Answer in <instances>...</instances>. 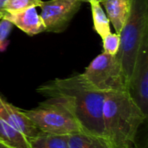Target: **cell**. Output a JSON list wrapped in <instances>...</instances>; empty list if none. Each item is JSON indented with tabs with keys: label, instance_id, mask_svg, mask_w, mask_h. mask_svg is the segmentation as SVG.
Instances as JSON below:
<instances>
[{
	"label": "cell",
	"instance_id": "cell-6",
	"mask_svg": "<svg viewBox=\"0 0 148 148\" xmlns=\"http://www.w3.org/2000/svg\"><path fill=\"white\" fill-rule=\"evenodd\" d=\"M127 92L148 116V32L139 47L135 63L127 82Z\"/></svg>",
	"mask_w": 148,
	"mask_h": 148
},
{
	"label": "cell",
	"instance_id": "cell-5",
	"mask_svg": "<svg viewBox=\"0 0 148 148\" xmlns=\"http://www.w3.org/2000/svg\"><path fill=\"white\" fill-rule=\"evenodd\" d=\"M86 80L103 93L127 91V80L118 56L98 55L82 73Z\"/></svg>",
	"mask_w": 148,
	"mask_h": 148
},
{
	"label": "cell",
	"instance_id": "cell-3",
	"mask_svg": "<svg viewBox=\"0 0 148 148\" xmlns=\"http://www.w3.org/2000/svg\"><path fill=\"white\" fill-rule=\"evenodd\" d=\"M24 115L41 133L69 135L84 131L72 112L60 100L46 98L37 107L24 110Z\"/></svg>",
	"mask_w": 148,
	"mask_h": 148
},
{
	"label": "cell",
	"instance_id": "cell-1",
	"mask_svg": "<svg viewBox=\"0 0 148 148\" xmlns=\"http://www.w3.org/2000/svg\"><path fill=\"white\" fill-rule=\"evenodd\" d=\"M36 92L63 102L84 131L104 136L102 107L106 94L94 88L82 73L51 80L39 86Z\"/></svg>",
	"mask_w": 148,
	"mask_h": 148
},
{
	"label": "cell",
	"instance_id": "cell-2",
	"mask_svg": "<svg viewBox=\"0 0 148 148\" xmlns=\"http://www.w3.org/2000/svg\"><path fill=\"white\" fill-rule=\"evenodd\" d=\"M147 119L127 91L106 93L102 107L104 136L114 148H132Z\"/></svg>",
	"mask_w": 148,
	"mask_h": 148
},
{
	"label": "cell",
	"instance_id": "cell-15",
	"mask_svg": "<svg viewBox=\"0 0 148 148\" xmlns=\"http://www.w3.org/2000/svg\"><path fill=\"white\" fill-rule=\"evenodd\" d=\"M102 39L103 42V53L110 56H116L119 52L121 46L120 35L116 33H109Z\"/></svg>",
	"mask_w": 148,
	"mask_h": 148
},
{
	"label": "cell",
	"instance_id": "cell-18",
	"mask_svg": "<svg viewBox=\"0 0 148 148\" xmlns=\"http://www.w3.org/2000/svg\"><path fill=\"white\" fill-rule=\"evenodd\" d=\"M0 148H10L3 141H2L1 140H0Z\"/></svg>",
	"mask_w": 148,
	"mask_h": 148
},
{
	"label": "cell",
	"instance_id": "cell-20",
	"mask_svg": "<svg viewBox=\"0 0 148 148\" xmlns=\"http://www.w3.org/2000/svg\"><path fill=\"white\" fill-rule=\"evenodd\" d=\"M132 148H139V147H138L136 146V144H135V145H134V147H133Z\"/></svg>",
	"mask_w": 148,
	"mask_h": 148
},
{
	"label": "cell",
	"instance_id": "cell-13",
	"mask_svg": "<svg viewBox=\"0 0 148 148\" xmlns=\"http://www.w3.org/2000/svg\"><path fill=\"white\" fill-rule=\"evenodd\" d=\"M91 5L92 18L94 23V29L96 33L103 38L111 32L110 21L103 10L100 1H93L89 3Z\"/></svg>",
	"mask_w": 148,
	"mask_h": 148
},
{
	"label": "cell",
	"instance_id": "cell-8",
	"mask_svg": "<svg viewBox=\"0 0 148 148\" xmlns=\"http://www.w3.org/2000/svg\"><path fill=\"white\" fill-rule=\"evenodd\" d=\"M0 119L3 120L14 128L23 134L27 139L35 136L39 131L24 115L23 109L8 102L0 95Z\"/></svg>",
	"mask_w": 148,
	"mask_h": 148
},
{
	"label": "cell",
	"instance_id": "cell-14",
	"mask_svg": "<svg viewBox=\"0 0 148 148\" xmlns=\"http://www.w3.org/2000/svg\"><path fill=\"white\" fill-rule=\"evenodd\" d=\"M42 3V0H9L6 3L5 10L7 13H13L33 7H40Z\"/></svg>",
	"mask_w": 148,
	"mask_h": 148
},
{
	"label": "cell",
	"instance_id": "cell-12",
	"mask_svg": "<svg viewBox=\"0 0 148 148\" xmlns=\"http://www.w3.org/2000/svg\"><path fill=\"white\" fill-rule=\"evenodd\" d=\"M28 148H68V135H55L39 132L28 139Z\"/></svg>",
	"mask_w": 148,
	"mask_h": 148
},
{
	"label": "cell",
	"instance_id": "cell-7",
	"mask_svg": "<svg viewBox=\"0 0 148 148\" xmlns=\"http://www.w3.org/2000/svg\"><path fill=\"white\" fill-rule=\"evenodd\" d=\"M82 6L80 0L42 1L41 17L45 25V32H63Z\"/></svg>",
	"mask_w": 148,
	"mask_h": 148
},
{
	"label": "cell",
	"instance_id": "cell-21",
	"mask_svg": "<svg viewBox=\"0 0 148 148\" xmlns=\"http://www.w3.org/2000/svg\"><path fill=\"white\" fill-rule=\"evenodd\" d=\"M0 20H1V18H0Z\"/></svg>",
	"mask_w": 148,
	"mask_h": 148
},
{
	"label": "cell",
	"instance_id": "cell-17",
	"mask_svg": "<svg viewBox=\"0 0 148 148\" xmlns=\"http://www.w3.org/2000/svg\"><path fill=\"white\" fill-rule=\"evenodd\" d=\"M9 0H0V18L1 19H3L7 14L5 7H6V3Z\"/></svg>",
	"mask_w": 148,
	"mask_h": 148
},
{
	"label": "cell",
	"instance_id": "cell-11",
	"mask_svg": "<svg viewBox=\"0 0 148 148\" xmlns=\"http://www.w3.org/2000/svg\"><path fill=\"white\" fill-rule=\"evenodd\" d=\"M68 148H114L105 137L80 131L68 135Z\"/></svg>",
	"mask_w": 148,
	"mask_h": 148
},
{
	"label": "cell",
	"instance_id": "cell-9",
	"mask_svg": "<svg viewBox=\"0 0 148 148\" xmlns=\"http://www.w3.org/2000/svg\"><path fill=\"white\" fill-rule=\"evenodd\" d=\"M3 18L10 21L13 25L16 26V28L28 36H33L45 32L43 21L35 7L18 12L7 13Z\"/></svg>",
	"mask_w": 148,
	"mask_h": 148
},
{
	"label": "cell",
	"instance_id": "cell-4",
	"mask_svg": "<svg viewBox=\"0 0 148 148\" xmlns=\"http://www.w3.org/2000/svg\"><path fill=\"white\" fill-rule=\"evenodd\" d=\"M148 32V0H130V10L120 34L121 46L117 54L127 82L131 76L139 47Z\"/></svg>",
	"mask_w": 148,
	"mask_h": 148
},
{
	"label": "cell",
	"instance_id": "cell-10",
	"mask_svg": "<svg viewBox=\"0 0 148 148\" xmlns=\"http://www.w3.org/2000/svg\"><path fill=\"white\" fill-rule=\"evenodd\" d=\"M115 33L120 35L130 10V0H101Z\"/></svg>",
	"mask_w": 148,
	"mask_h": 148
},
{
	"label": "cell",
	"instance_id": "cell-16",
	"mask_svg": "<svg viewBox=\"0 0 148 148\" xmlns=\"http://www.w3.org/2000/svg\"><path fill=\"white\" fill-rule=\"evenodd\" d=\"M12 27L13 24L10 21L4 18L0 20V50L3 49L4 43L6 42L7 37L10 35Z\"/></svg>",
	"mask_w": 148,
	"mask_h": 148
},
{
	"label": "cell",
	"instance_id": "cell-19",
	"mask_svg": "<svg viewBox=\"0 0 148 148\" xmlns=\"http://www.w3.org/2000/svg\"><path fill=\"white\" fill-rule=\"evenodd\" d=\"M82 3H90L93 1H101V0H80Z\"/></svg>",
	"mask_w": 148,
	"mask_h": 148
}]
</instances>
